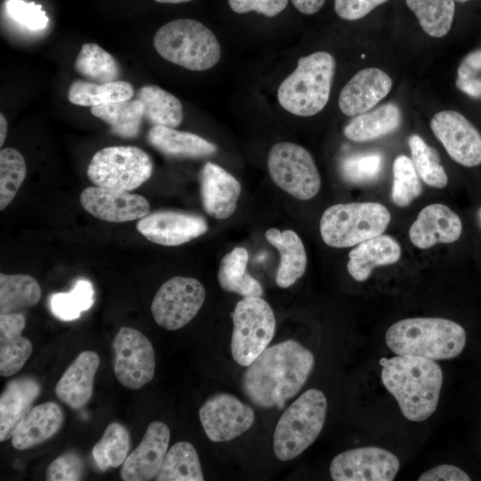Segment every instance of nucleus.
<instances>
[{
    "mask_svg": "<svg viewBox=\"0 0 481 481\" xmlns=\"http://www.w3.org/2000/svg\"><path fill=\"white\" fill-rule=\"evenodd\" d=\"M391 77L378 68H366L355 73L342 88L338 107L348 117L371 110L392 88Z\"/></svg>",
    "mask_w": 481,
    "mask_h": 481,
    "instance_id": "nucleus-20",
    "label": "nucleus"
},
{
    "mask_svg": "<svg viewBox=\"0 0 481 481\" xmlns=\"http://www.w3.org/2000/svg\"><path fill=\"white\" fill-rule=\"evenodd\" d=\"M267 168L273 183L298 200H310L321 188V177L313 156L297 143L274 144L268 153Z\"/></svg>",
    "mask_w": 481,
    "mask_h": 481,
    "instance_id": "nucleus-10",
    "label": "nucleus"
},
{
    "mask_svg": "<svg viewBox=\"0 0 481 481\" xmlns=\"http://www.w3.org/2000/svg\"><path fill=\"white\" fill-rule=\"evenodd\" d=\"M75 70L97 84L115 82L120 69L113 56L94 43L84 44L75 60Z\"/></svg>",
    "mask_w": 481,
    "mask_h": 481,
    "instance_id": "nucleus-36",
    "label": "nucleus"
},
{
    "mask_svg": "<svg viewBox=\"0 0 481 481\" xmlns=\"http://www.w3.org/2000/svg\"><path fill=\"white\" fill-rule=\"evenodd\" d=\"M418 480L420 481H469L470 477L461 469L454 465L441 464L422 473L419 477Z\"/></svg>",
    "mask_w": 481,
    "mask_h": 481,
    "instance_id": "nucleus-49",
    "label": "nucleus"
},
{
    "mask_svg": "<svg viewBox=\"0 0 481 481\" xmlns=\"http://www.w3.org/2000/svg\"><path fill=\"white\" fill-rule=\"evenodd\" d=\"M149 155L135 146H110L94 153L87 167V177L96 186L133 191L151 175Z\"/></svg>",
    "mask_w": 481,
    "mask_h": 481,
    "instance_id": "nucleus-9",
    "label": "nucleus"
},
{
    "mask_svg": "<svg viewBox=\"0 0 481 481\" xmlns=\"http://www.w3.org/2000/svg\"><path fill=\"white\" fill-rule=\"evenodd\" d=\"M147 141L159 152L170 157L203 158L217 150L214 143L198 135L163 126H153L147 134Z\"/></svg>",
    "mask_w": 481,
    "mask_h": 481,
    "instance_id": "nucleus-28",
    "label": "nucleus"
},
{
    "mask_svg": "<svg viewBox=\"0 0 481 481\" xmlns=\"http://www.w3.org/2000/svg\"><path fill=\"white\" fill-rule=\"evenodd\" d=\"M249 253L246 249L236 247L225 254L219 265L217 279L221 288L243 298L262 297L260 282L247 272Z\"/></svg>",
    "mask_w": 481,
    "mask_h": 481,
    "instance_id": "nucleus-30",
    "label": "nucleus"
},
{
    "mask_svg": "<svg viewBox=\"0 0 481 481\" xmlns=\"http://www.w3.org/2000/svg\"><path fill=\"white\" fill-rule=\"evenodd\" d=\"M327 399L311 388L301 394L282 413L273 433V452L281 461L299 456L320 435L326 419Z\"/></svg>",
    "mask_w": 481,
    "mask_h": 481,
    "instance_id": "nucleus-6",
    "label": "nucleus"
},
{
    "mask_svg": "<svg viewBox=\"0 0 481 481\" xmlns=\"http://www.w3.org/2000/svg\"><path fill=\"white\" fill-rule=\"evenodd\" d=\"M390 220L389 210L381 203H339L323 212L320 219V233L330 247H354L382 234Z\"/></svg>",
    "mask_w": 481,
    "mask_h": 481,
    "instance_id": "nucleus-7",
    "label": "nucleus"
},
{
    "mask_svg": "<svg viewBox=\"0 0 481 481\" xmlns=\"http://www.w3.org/2000/svg\"><path fill=\"white\" fill-rule=\"evenodd\" d=\"M136 99L143 105V115L152 126L175 128L183 118V106L179 99L163 88L148 85L142 86Z\"/></svg>",
    "mask_w": 481,
    "mask_h": 481,
    "instance_id": "nucleus-31",
    "label": "nucleus"
},
{
    "mask_svg": "<svg viewBox=\"0 0 481 481\" xmlns=\"http://www.w3.org/2000/svg\"><path fill=\"white\" fill-rule=\"evenodd\" d=\"M154 479L157 481L204 480L195 447L186 441H180L173 444L167 450Z\"/></svg>",
    "mask_w": 481,
    "mask_h": 481,
    "instance_id": "nucleus-33",
    "label": "nucleus"
},
{
    "mask_svg": "<svg viewBox=\"0 0 481 481\" xmlns=\"http://www.w3.org/2000/svg\"><path fill=\"white\" fill-rule=\"evenodd\" d=\"M381 380L395 397L403 415L412 421H423L436 410L443 372L434 360L397 355L381 361Z\"/></svg>",
    "mask_w": 481,
    "mask_h": 481,
    "instance_id": "nucleus-2",
    "label": "nucleus"
},
{
    "mask_svg": "<svg viewBox=\"0 0 481 481\" xmlns=\"http://www.w3.org/2000/svg\"><path fill=\"white\" fill-rule=\"evenodd\" d=\"M130 448L127 428L114 421L107 426L101 439L94 444L92 454L102 470L122 466Z\"/></svg>",
    "mask_w": 481,
    "mask_h": 481,
    "instance_id": "nucleus-38",
    "label": "nucleus"
},
{
    "mask_svg": "<svg viewBox=\"0 0 481 481\" xmlns=\"http://www.w3.org/2000/svg\"><path fill=\"white\" fill-rule=\"evenodd\" d=\"M155 1L161 4H182V3L190 2L192 0H155Z\"/></svg>",
    "mask_w": 481,
    "mask_h": 481,
    "instance_id": "nucleus-52",
    "label": "nucleus"
},
{
    "mask_svg": "<svg viewBox=\"0 0 481 481\" xmlns=\"http://www.w3.org/2000/svg\"><path fill=\"white\" fill-rule=\"evenodd\" d=\"M456 87L474 99H481V49L468 53L457 69Z\"/></svg>",
    "mask_w": 481,
    "mask_h": 481,
    "instance_id": "nucleus-45",
    "label": "nucleus"
},
{
    "mask_svg": "<svg viewBox=\"0 0 481 481\" xmlns=\"http://www.w3.org/2000/svg\"><path fill=\"white\" fill-rule=\"evenodd\" d=\"M477 221H478V224L481 227V207L479 208L478 211H477Z\"/></svg>",
    "mask_w": 481,
    "mask_h": 481,
    "instance_id": "nucleus-53",
    "label": "nucleus"
},
{
    "mask_svg": "<svg viewBox=\"0 0 481 481\" xmlns=\"http://www.w3.org/2000/svg\"><path fill=\"white\" fill-rule=\"evenodd\" d=\"M26 325L21 313L0 314V375L18 372L32 354L31 341L21 335Z\"/></svg>",
    "mask_w": 481,
    "mask_h": 481,
    "instance_id": "nucleus-26",
    "label": "nucleus"
},
{
    "mask_svg": "<svg viewBox=\"0 0 481 481\" xmlns=\"http://www.w3.org/2000/svg\"><path fill=\"white\" fill-rule=\"evenodd\" d=\"M40 393V383L32 377L14 379L7 383L0 396L1 442L12 437Z\"/></svg>",
    "mask_w": 481,
    "mask_h": 481,
    "instance_id": "nucleus-23",
    "label": "nucleus"
},
{
    "mask_svg": "<svg viewBox=\"0 0 481 481\" xmlns=\"http://www.w3.org/2000/svg\"><path fill=\"white\" fill-rule=\"evenodd\" d=\"M84 463L74 451H69L57 457L46 469L47 481H77L82 479Z\"/></svg>",
    "mask_w": 481,
    "mask_h": 481,
    "instance_id": "nucleus-46",
    "label": "nucleus"
},
{
    "mask_svg": "<svg viewBox=\"0 0 481 481\" xmlns=\"http://www.w3.org/2000/svg\"><path fill=\"white\" fill-rule=\"evenodd\" d=\"M231 354L241 366L249 365L269 345L276 321L271 306L261 297L243 298L232 313Z\"/></svg>",
    "mask_w": 481,
    "mask_h": 481,
    "instance_id": "nucleus-8",
    "label": "nucleus"
},
{
    "mask_svg": "<svg viewBox=\"0 0 481 481\" xmlns=\"http://www.w3.org/2000/svg\"><path fill=\"white\" fill-rule=\"evenodd\" d=\"M205 297V288L198 280L175 276L155 294L151 306L153 319L165 330H179L196 316Z\"/></svg>",
    "mask_w": 481,
    "mask_h": 481,
    "instance_id": "nucleus-11",
    "label": "nucleus"
},
{
    "mask_svg": "<svg viewBox=\"0 0 481 481\" xmlns=\"http://www.w3.org/2000/svg\"><path fill=\"white\" fill-rule=\"evenodd\" d=\"M387 1L388 0H335L334 9L339 18L356 20Z\"/></svg>",
    "mask_w": 481,
    "mask_h": 481,
    "instance_id": "nucleus-48",
    "label": "nucleus"
},
{
    "mask_svg": "<svg viewBox=\"0 0 481 481\" xmlns=\"http://www.w3.org/2000/svg\"><path fill=\"white\" fill-rule=\"evenodd\" d=\"M4 10L7 16L20 27L31 31L45 29L49 22L41 4L24 0H6Z\"/></svg>",
    "mask_w": 481,
    "mask_h": 481,
    "instance_id": "nucleus-44",
    "label": "nucleus"
},
{
    "mask_svg": "<svg viewBox=\"0 0 481 481\" xmlns=\"http://www.w3.org/2000/svg\"><path fill=\"white\" fill-rule=\"evenodd\" d=\"M289 0H228L230 8L236 13L255 12L265 17H275L288 5Z\"/></svg>",
    "mask_w": 481,
    "mask_h": 481,
    "instance_id": "nucleus-47",
    "label": "nucleus"
},
{
    "mask_svg": "<svg viewBox=\"0 0 481 481\" xmlns=\"http://www.w3.org/2000/svg\"><path fill=\"white\" fill-rule=\"evenodd\" d=\"M91 113L108 124L112 134L122 138L136 137L144 118L143 105L137 99L92 107Z\"/></svg>",
    "mask_w": 481,
    "mask_h": 481,
    "instance_id": "nucleus-35",
    "label": "nucleus"
},
{
    "mask_svg": "<svg viewBox=\"0 0 481 481\" xmlns=\"http://www.w3.org/2000/svg\"><path fill=\"white\" fill-rule=\"evenodd\" d=\"M314 366L311 351L295 340L266 347L241 379L246 396L261 408H282L306 382Z\"/></svg>",
    "mask_w": 481,
    "mask_h": 481,
    "instance_id": "nucleus-1",
    "label": "nucleus"
},
{
    "mask_svg": "<svg viewBox=\"0 0 481 481\" xmlns=\"http://www.w3.org/2000/svg\"><path fill=\"white\" fill-rule=\"evenodd\" d=\"M430 128L455 162L469 167L481 164V134L462 114L439 111L431 118Z\"/></svg>",
    "mask_w": 481,
    "mask_h": 481,
    "instance_id": "nucleus-15",
    "label": "nucleus"
},
{
    "mask_svg": "<svg viewBox=\"0 0 481 481\" xmlns=\"http://www.w3.org/2000/svg\"><path fill=\"white\" fill-rule=\"evenodd\" d=\"M455 1L460 2V3H465V2H467L469 0H455Z\"/></svg>",
    "mask_w": 481,
    "mask_h": 481,
    "instance_id": "nucleus-54",
    "label": "nucleus"
},
{
    "mask_svg": "<svg viewBox=\"0 0 481 481\" xmlns=\"http://www.w3.org/2000/svg\"><path fill=\"white\" fill-rule=\"evenodd\" d=\"M133 96L132 85L122 80L106 84L75 80L68 91V99L71 103L87 107L126 101Z\"/></svg>",
    "mask_w": 481,
    "mask_h": 481,
    "instance_id": "nucleus-34",
    "label": "nucleus"
},
{
    "mask_svg": "<svg viewBox=\"0 0 481 481\" xmlns=\"http://www.w3.org/2000/svg\"><path fill=\"white\" fill-rule=\"evenodd\" d=\"M400 244L391 236L380 234L352 249L348 254L347 272L357 281H365L378 266L394 265L401 258Z\"/></svg>",
    "mask_w": 481,
    "mask_h": 481,
    "instance_id": "nucleus-24",
    "label": "nucleus"
},
{
    "mask_svg": "<svg viewBox=\"0 0 481 481\" xmlns=\"http://www.w3.org/2000/svg\"><path fill=\"white\" fill-rule=\"evenodd\" d=\"M63 422L61 408L53 402L33 407L20 422L11 437L17 450H26L53 436Z\"/></svg>",
    "mask_w": 481,
    "mask_h": 481,
    "instance_id": "nucleus-25",
    "label": "nucleus"
},
{
    "mask_svg": "<svg viewBox=\"0 0 481 481\" xmlns=\"http://www.w3.org/2000/svg\"><path fill=\"white\" fill-rule=\"evenodd\" d=\"M113 370L124 387L136 390L148 384L155 372L151 342L141 331L121 327L112 341Z\"/></svg>",
    "mask_w": 481,
    "mask_h": 481,
    "instance_id": "nucleus-12",
    "label": "nucleus"
},
{
    "mask_svg": "<svg viewBox=\"0 0 481 481\" xmlns=\"http://www.w3.org/2000/svg\"><path fill=\"white\" fill-rule=\"evenodd\" d=\"M461 232L460 216L446 205L434 203L419 212L409 229V239L418 249H426L439 243H452Z\"/></svg>",
    "mask_w": 481,
    "mask_h": 481,
    "instance_id": "nucleus-19",
    "label": "nucleus"
},
{
    "mask_svg": "<svg viewBox=\"0 0 481 481\" xmlns=\"http://www.w3.org/2000/svg\"><path fill=\"white\" fill-rule=\"evenodd\" d=\"M466 332L459 323L438 317H413L391 325L385 339L396 355L446 360L458 356L466 345Z\"/></svg>",
    "mask_w": 481,
    "mask_h": 481,
    "instance_id": "nucleus-3",
    "label": "nucleus"
},
{
    "mask_svg": "<svg viewBox=\"0 0 481 481\" xmlns=\"http://www.w3.org/2000/svg\"><path fill=\"white\" fill-rule=\"evenodd\" d=\"M136 229L153 243L174 247L206 233L208 224L199 215L176 211H157L141 218L136 224Z\"/></svg>",
    "mask_w": 481,
    "mask_h": 481,
    "instance_id": "nucleus-17",
    "label": "nucleus"
},
{
    "mask_svg": "<svg viewBox=\"0 0 481 481\" xmlns=\"http://www.w3.org/2000/svg\"><path fill=\"white\" fill-rule=\"evenodd\" d=\"M100 365V357L94 351H83L67 368L54 392L72 410L82 409L91 399L94 380Z\"/></svg>",
    "mask_w": 481,
    "mask_h": 481,
    "instance_id": "nucleus-22",
    "label": "nucleus"
},
{
    "mask_svg": "<svg viewBox=\"0 0 481 481\" xmlns=\"http://www.w3.org/2000/svg\"><path fill=\"white\" fill-rule=\"evenodd\" d=\"M7 120L3 113L0 114V146L2 147L7 135Z\"/></svg>",
    "mask_w": 481,
    "mask_h": 481,
    "instance_id": "nucleus-51",
    "label": "nucleus"
},
{
    "mask_svg": "<svg viewBox=\"0 0 481 481\" xmlns=\"http://www.w3.org/2000/svg\"><path fill=\"white\" fill-rule=\"evenodd\" d=\"M94 301V290L92 283L79 279L69 292L53 294L50 298V308L58 319L72 321L78 318L82 312L90 309Z\"/></svg>",
    "mask_w": 481,
    "mask_h": 481,
    "instance_id": "nucleus-40",
    "label": "nucleus"
},
{
    "mask_svg": "<svg viewBox=\"0 0 481 481\" xmlns=\"http://www.w3.org/2000/svg\"><path fill=\"white\" fill-rule=\"evenodd\" d=\"M400 463L391 452L365 446L338 453L330 465V477L335 481H392Z\"/></svg>",
    "mask_w": 481,
    "mask_h": 481,
    "instance_id": "nucleus-13",
    "label": "nucleus"
},
{
    "mask_svg": "<svg viewBox=\"0 0 481 481\" xmlns=\"http://www.w3.org/2000/svg\"><path fill=\"white\" fill-rule=\"evenodd\" d=\"M383 166V157L378 152H367L346 157L340 163L342 177L353 184L374 182Z\"/></svg>",
    "mask_w": 481,
    "mask_h": 481,
    "instance_id": "nucleus-43",
    "label": "nucleus"
},
{
    "mask_svg": "<svg viewBox=\"0 0 481 481\" xmlns=\"http://www.w3.org/2000/svg\"><path fill=\"white\" fill-rule=\"evenodd\" d=\"M27 174L26 162L20 151L4 148L0 151V209L13 200Z\"/></svg>",
    "mask_w": 481,
    "mask_h": 481,
    "instance_id": "nucleus-42",
    "label": "nucleus"
},
{
    "mask_svg": "<svg viewBox=\"0 0 481 481\" xmlns=\"http://www.w3.org/2000/svg\"><path fill=\"white\" fill-rule=\"evenodd\" d=\"M265 238L280 254L276 283L281 288H289L304 275L306 269L307 256L303 241L294 231L281 232L276 228L268 229Z\"/></svg>",
    "mask_w": 481,
    "mask_h": 481,
    "instance_id": "nucleus-27",
    "label": "nucleus"
},
{
    "mask_svg": "<svg viewBox=\"0 0 481 481\" xmlns=\"http://www.w3.org/2000/svg\"><path fill=\"white\" fill-rule=\"evenodd\" d=\"M335 69V59L327 52L299 58L296 69L279 86L280 105L299 117L317 114L329 101Z\"/></svg>",
    "mask_w": 481,
    "mask_h": 481,
    "instance_id": "nucleus-4",
    "label": "nucleus"
},
{
    "mask_svg": "<svg viewBox=\"0 0 481 481\" xmlns=\"http://www.w3.org/2000/svg\"><path fill=\"white\" fill-rule=\"evenodd\" d=\"M41 298L37 281L24 273H0V314L20 313L35 306Z\"/></svg>",
    "mask_w": 481,
    "mask_h": 481,
    "instance_id": "nucleus-32",
    "label": "nucleus"
},
{
    "mask_svg": "<svg viewBox=\"0 0 481 481\" xmlns=\"http://www.w3.org/2000/svg\"><path fill=\"white\" fill-rule=\"evenodd\" d=\"M169 439L170 430L164 422H151L139 445L122 464L121 479L148 481L155 478L167 452Z\"/></svg>",
    "mask_w": 481,
    "mask_h": 481,
    "instance_id": "nucleus-18",
    "label": "nucleus"
},
{
    "mask_svg": "<svg viewBox=\"0 0 481 481\" xmlns=\"http://www.w3.org/2000/svg\"><path fill=\"white\" fill-rule=\"evenodd\" d=\"M421 193L422 185L412 159L405 155L397 156L393 163L392 202L405 208Z\"/></svg>",
    "mask_w": 481,
    "mask_h": 481,
    "instance_id": "nucleus-41",
    "label": "nucleus"
},
{
    "mask_svg": "<svg viewBox=\"0 0 481 481\" xmlns=\"http://www.w3.org/2000/svg\"><path fill=\"white\" fill-rule=\"evenodd\" d=\"M294 7L301 13L311 15L317 12L325 0H290Z\"/></svg>",
    "mask_w": 481,
    "mask_h": 481,
    "instance_id": "nucleus-50",
    "label": "nucleus"
},
{
    "mask_svg": "<svg viewBox=\"0 0 481 481\" xmlns=\"http://www.w3.org/2000/svg\"><path fill=\"white\" fill-rule=\"evenodd\" d=\"M79 199L86 211L111 223L141 219L151 210L150 203L143 196L96 185L84 189Z\"/></svg>",
    "mask_w": 481,
    "mask_h": 481,
    "instance_id": "nucleus-16",
    "label": "nucleus"
},
{
    "mask_svg": "<svg viewBox=\"0 0 481 481\" xmlns=\"http://www.w3.org/2000/svg\"><path fill=\"white\" fill-rule=\"evenodd\" d=\"M153 46L166 61L194 71L213 68L221 57L215 34L201 22L186 18L160 27L154 35Z\"/></svg>",
    "mask_w": 481,
    "mask_h": 481,
    "instance_id": "nucleus-5",
    "label": "nucleus"
},
{
    "mask_svg": "<svg viewBox=\"0 0 481 481\" xmlns=\"http://www.w3.org/2000/svg\"><path fill=\"white\" fill-rule=\"evenodd\" d=\"M199 416L212 442L231 441L249 430L255 421L254 410L227 393L208 398L200 406Z\"/></svg>",
    "mask_w": 481,
    "mask_h": 481,
    "instance_id": "nucleus-14",
    "label": "nucleus"
},
{
    "mask_svg": "<svg viewBox=\"0 0 481 481\" xmlns=\"http://www.w3.org/2000/svg\"><path fill=\"white\" fill-rule=\"evenodd\" d=\"M401 111L394 103L355 116L344 128V135L354 142H367L395 131L401 124Z\"/></svg>",
    "mask_w": 481,
    "mask_h": 481,
    "instance_id": "nucleus-29",
    "label": "nucleus"
},
{
    "mask_svg": "<svg viewBox=\"0 0 481 481\" xmlns=\"http://www.w3.org/2000/svg\"><path fill=\"white\" fill-rule=\"evenodd\" d=\"M408 144L411 159L420 178L430 187L444 188L448 183V176L437 151L418 135H411Z\"/></svg>",
    "mask_w": 481,
    "mask_h": 481,
    "instance_id": "nucleus-39",
    "label": "nucleus"
},
{
    "mask_svg": "<svg viewBox=\"0 0 481 481\" xmlns=\"http://www.w3.org/2000/svg\"><path fill=\"white\" fill-rule=\"evenodd\" d=\"M455 0H405L423 31L432 37H442L451 29Z\"/></svg>",
    "mask_w": 481,
    "mask_h": 481,
    "instance_id": "nucleus-37",
    "label": "nucleus"
},
{
    "mask_svg": "<svg viewBox=\"0 0 481 481\" xmlns=\"http://www.w3.org/2000/svg\"><path fill=\"white\" fill-rule=\"evenodd\" d=\"M241 192L238 180L220 166L207 162L200 172V195L206 213L226 219L236 210Z\"/></svg>",
    "mask_w": 481,
    "mask_h": 481,
    "instance_id": "nucleus-21",
    "label": "nucleus"
}]
</instances>
